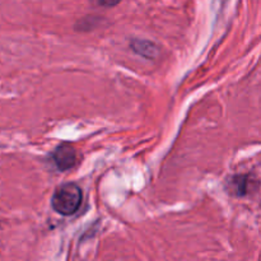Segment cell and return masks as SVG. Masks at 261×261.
Instances as JSON below:
<instances>
[{"mask_svg":"<svg viewBox=\"0 0 261 261\" xmlns=\"http://www.w3.org/2000/svg\"><path fill=\"white\" fill-rule=\"evenodd\" d=\"M132 48L138 54V55L143 56L145 59H155L160 55V48L155 43H153L152 41L148 40H139V38H135L132 41Z\"/></svg>","mask_w":261,"mask_h":261,"instance_id":"obj_3","label":"cell"},{"mask_svg":"<svg viewBox=\"0 0 261 261\" xmlns=\"http://www.w3.org/2000/svg\"><path fill=\"white\" fill-rule=\"evenodd\" d=\"M93 2L96 3L97 5H99V7L111 8V7H115V5L119 4L121 0H93Z\"/></svg>","mask_w":261,"mask_h":261,"instance_id":"obj_4","label":"cell"},{"mask_svg":"<svg viewBox=\"0 0 261 261\" xmlns=\"http://www.w3.org/2000/svg\"><path fill=\"white\" fill-rule=\"evenodd\" d=\"M82 194L81 188L75 184H64L59 186L51 198V206L56 213L61 216H71L76 213L82 204Z\"/></svg>","mask_w":261,"mask_h":261,"instance_id":"obj_1","label":"cell"},{"mask_svg":"<svg viewBox=\"0 0 261 261\" xmlns=\"http://www.w3.org/2000/svg\"><path fill=\"white\" fill-rule=\"evenodd\" d=\"M53 161L59 171H68L73 168L76 163V152L73 147L68 144L59 145L53 153Z\"/></svg>","mask_w":261,"mask_h":261,"instance_id":"obj_2","label":"cell"}]
</instances>
